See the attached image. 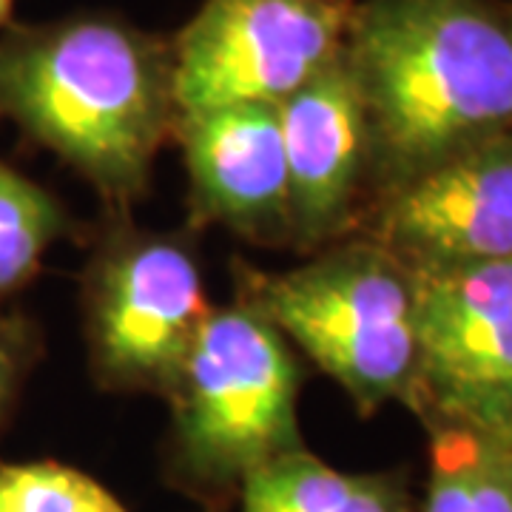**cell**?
I'll use <instances>...</instances> for the list:
<instances>
[{"label": "cell", "mask_w": 512, "mask_h": 512, "mask_svg": "<svg viewBox=\"0 0 512 512\" xmlns=\"http://www.w3.org/2000/svg\"><path fill=\"white\" fill-rule=\"evenodd\" d=\"M0 114L128 205L177 120L171 52L109 18L15 32L0 40Z\"/></svg>", "instance_id": "obj_2"}, {"label": "cell", "mask_w": 512, "mask_h": 512, "mask_svg": "<svg viewBox=\"0 0 512 512\" xmlns=\"http://www.w3.org/2000/svg\"><path fill=\"white\" fill-rule=\"evenodd\" d=\"M276 111L288 163L291 239L299 248H316L348 225L370 174L365 109L342 55Z\"/></svg>", "instance_id": "obj_10"}, {"label": "cell", "mask_w": 512, "mask_h": 512, "mask_svg": "<svg viewBox=\"0 0 512 512\" xmlns=\"http://www.w3.org/2000/svg\"><path fill=\"white\" fill-rule=\"evenodd\" d=\"M40 353L35 325L20 313H0V427L6 424Z\"/></svg>", "instance_id": "obj_15"}, {"label": "cell", "mask_w": 512, "mask_h": 512, "mask_svg": "<svg viewBox=\"0 0 512 512\" xmlns=\"http://www.w3.org/2000/svg\"><path fill=\"white\" fill-rule=\"evenodd\" d=\"M342 60L382 188L512 131V29L490 0H365Z\"/></svg>", "instance_id": "obj_1"}, {"label": "cell", "mask_w": 512, "mask_h": 512, "mask_svg": "<svg viewBox=\"0 0 512 512\" xmlns=\"http://www.w3.org/2000/svg\"><path fill=\"white\" fill-rule=\"evenodd\" d=\"M498 436L507 441V444H512V419L504 424V430H498Z\"/></svg>", "instance_id": "obj_17"}, {"label": "cell", "mask_w": 512, "mask_h": 512, "mask_svg": "<svg viewBox=\"0 0 512 512\" xmlns=\"http://www.w3.org/2000/svg\"><path fill=\"white\" fill-rule=\"evenodd\" d=\"M365 239L407 271L512 259V131L382 188Z\"/></svg>", "instance_id": "obj_8"}, {"label": "cell", "mask_w": 512, "mask_h": 512, "mask_svg": "<svg viewBox=\"0 0 512 512\" xmlns=\"http://www.w3.org/2000/svg\"><path fill=\"white\" fill-rule=\"evenodd\" d=\"M66 228L69 217L55 194L0 160V313L35 279Z\"/></svg>", "instance_id": "obj_13"}, {"label": "cell", "mask_w": 512, "mask_h": 512, "mask_svg": "<svg viewBox=\"0 0 512 512\" xmlns=\"http://www.w3.org/2000/svg\"><path fill=\"white\" fill-rule=\"evenodd\" d=\"M83 311L94 373L103 382L168 393L211 305L183 239L126 231L92 259Z\"/></svg>", "instance_id": "obj_6"}, {"label": "cell", "mask_w": 512, "mask_h": 512, "mask_svg": "<svg viewBox=\"0 0 512 512\" xmlns=\"http://www.w3.org/2000/svg\"><path fill=\"white\" fill-rule=\"evenodd\" d=\"M251 308L325 370L362 413L410 402L416 382V288L370 239L279 274H245Z\"/></svg>", "instance_id": "obj_4"}, {"label": "cell", "mask_w": 512, "mask_h": 512, "mask_svg": "<svg viewBox=\"0 0 512 512\" xmlns=\"http://www.w3.org/2000/svg\"><path fill=\"white\" fill-rule=\"evenodd\" d=\"M239 493L242 512H416L396 476L342 473L305 447L256 467Z\"/></svg>", "instance_id": "obj_11"}, {"label": "cell", "mask_w": 512, "mask_h": 512, "mask_svg": "<svg viewBox=\"0 0 512 512\" xmlns=\"http://www.w3.org/2000/svg\"><path fill=\"white\" fill-rule=\"evenodd\" d=\"M191 200L205 220L251 239L291 237V191L279 111L237 103L177 114Z\"/></svg>", "instance_id": "obj_9"}, {"label": "cell", "mask_w": 512, "mask_h": 512, "mask_svg": "<svg viewBox=\"0 0 512 512\" xmlns=\"http://www.w3.org/2000/svg\"><path fill=\"white\" fill-rule=\"evenodd\" d=\"M350 0H205L171 49L177 114L279 106L342 55Z\"/></svg>", "instance_id": "obj_5"}, {"label": "cell", "mask_w": 512, "mask_h": 512, "mask_svg": "<svg viewBox=\"0 0 512 512\" xmlns=\"http://www.w3.org/2000/svg\"><path fill=\"white\" fill-rule=\"evenodd\" d=\"M299 384L288 339L262 313L242 299L211 308L165 393L171 458L188 490L228 493L256 467L302 450Z\"/></svg>", "instance_id": "obj_3"}, {"label": "cell", "mask_w": 512, "mask_h": 512, "mask_svg": "<svg viewBox=\"0 0 512 512\" xmlns=\"http://www.w3.org/2000/svg\"><path fill=\"white\" fill-rule=\"evenodd\" d=\"M12 15V0H0V26Z\"/></svg>", "instance_id": "obj_16"}, {"label": "cell", "mask_w": 512, "mask_h": 512, "mask_svg": "<svg viewBox=\"0 0 512 512\" xmlns=\"http://www.w3.org/2000/svg\"><path fill=\"white\" fill-rule=\"evenodd\" d=\"M507 447H510V450H512V444H507Z\"/></svg>", "instance_id": "obj_19"}, {"label": "cell", "mask_w": 512, "mask_h": 512, "mask_svg": "<svg viewBox=\"0 0 512 512\" xmlns=\"http://www.w3.org/2000/svg\"><path fill=\"white\" fill-rule=\"evenodd\" d=\"M416 288V382L427 424L498 433L512 419V259L410 271Z\"/></svg>", "instance_id": "obj_7"}, {"label": "cell", "mask_w": 512, "mask_h": 512, "mask_svg": "<svg viewBox=\"0 0 512 512\" xmlns=\"http://www.w3.org/2000/svg\"><path fill=\"white\" fill-rule=\"evenodd\" d=\"M0 512H128L92 476L57 464H0Z\"/></svg>", "instance_id": "obj_14"}, {"label": "cell", "mask_w": 512, "mask_h": 512, "mask_svg": "<svg viewBox=\"0 0 512 512\" xmlns=\"http://www.w3.org/2000/svg\"><path fill=\"white\" fill-rule=\"evenodd\" d=\"M430 427V476L416 512H512V450L467 424Z\"/></svg>", "instance_id": "obj_12"}, {"label": "cell", "mask_w": 512, "mask_h": 512, "mask_svg": "<svg viewBox=\"0 0 512 512\" xmlns=\"http://www.w3.org/2000/svg\"><path fill=\"white\" fill-rule=\"evenodd\" d=\"M507 20H510V29H512V6L507 9Z\"/></svg>", "instance_id": "obj_18"}]
</instances>
